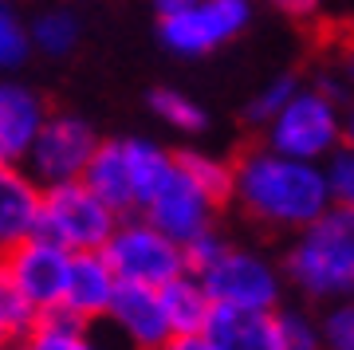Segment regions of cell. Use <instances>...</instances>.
Instances as JSON below:
<instances>
[{"instance_id":"obj_14","label":"cell","mask_w":354,"mask_h":350,"mask_svg":"<svg viewBox=\"0 0 354 350\" xmlns=\"http://www.w3.org/2000/svg\"><path fill=\"white\" fill-rule=\"evenodd\" d=\"M44 118H48V107L36 91L16 79H0V162L24 165Z\"/></svg>"},{"instance_id":"obj_27","label":"cell","mask_w":354,"mask_h":350,"mask_svg":"<svg viewBox=\"0 0 354 350\" xmlns=\"http://www.w3.org/2000/svg\"><path fill=\"white\" fill-rule=\"evenodd\" d=\"M158 350H213L205 335H169Z\"/></svg>"},{"instance_id":"obj_1","label":"cell","mask_w":354,"mask_h":350,"mask_svg":"<svg viewBox=\"0 0 354 350\" xmlns=\"http://www.w3.org/2000/svg\"><path fill=\"white\" fill-rule=\"evenodd\" d=\"M232 201L268 228L299 232L330 209L323 165L260 146L232 162Z\"/></svg>"},{"instance_id":"obj_24","label":"cell","mask_w":354,"mask_h":350,"mask_svg":"<svg viewBox=\"0 0 354 350\" xmlns=\"http://www.w3.org/2000/svg\"><path fill=\"white\" fill-rule=\"evenodd\" d=\"M299 91V79L295 75H276L272 83H264V87L252 95V102H248V122H256V126H268L272 118H276L283 107H288V99Z\"/></svg>"},{"instance_id":"obj_16","label":"cell","mask_w":354,"mask_h":350,"mask_svg":"<svg viewBox=\"0 0 354 350\" xmlns=\"http://www.w3.org/2000/svg\"><path fill=\"white\" fill-rule=\"evenodd\" d=\"M158 295H162L169 335H201L205 331L209 315H213V300H209V291L201 288V279L193 272H181L177 279L162 284Z\"/></svg>"},{"instance_id":"obj_20","label":"cell","mask_w":354,"mask_h":350,"mask_svg":"<svg viewBox=\"0 0 354 350\" xmlns=\"http://www.w3.org/2000/svg\"><path fill=\"white\" fill-rule=\"evenodd\" d=\"M150 111L158 122H165L169 130L177 134H201L205 126H209V114L197 99H189L185 91L177 87H158L150 91Z\"/></svg>"},{"instance_id":"obj_19","label":"cell","mask_w":354,"mask_h":350,"mask_svg":"<svg viewBox=\"0 0 354 350\" xmlns=\"http://www.w3.org/2000/svg\"><path fill=\"white\" fill-rule=\"evenodd\" d=\"M28 39H32V51L39 55H48V59H64L71 51L79 48V39H83V24H79V16L64 4H48V8H39L32 20H28Z\"/></svg>"},{"instance_id":"obj_13","label":"cell","mask_w":354,"mask_h":350,"mask_svg":"<svg viewBox=\"0 0 354 350\" xmlns=\"http://www.w3.org/2000/svg\"><path fill=\"white\" fill-rule=\"evenodd\" d=\"M44 185L20 162H0V252L36 237Z\"/></svg>"},{"instance_id":"obj_9","label":"cell","mask_w":354,"mask_h":350,"mask_svg":"<svg viewBox=\"0 0 354 350\" xmlns=\"http://www.w3.org/2000/svg\"><path fill=\"white\" fill-rule=\"evenodd\" d=\"M67 268H71V252L59 248L48 237H28L20 244L0 252V272L20 295L28 300V307L36 315H48L59 307L67 284Z\"/></svg>"},{"instance_id":"obj_6","label":"cell","mask_w":354,"mask_h":350,"mask_svg":"<svg viewBox=\"0 0 354 350\" xmlns=\"http://www.w3.org/2000/svg\"><path fill=\"white\" fill-rule=\"evenodd\" d=\"M264 130L272 150L304 162H323L335 146H342V107L327 91L299 87Z\"/></svg>"},{"instance_id":"obj_25","label":"cell","mask_w":354,"mask_h":350,"mask_svg":"<svg viewBox=\"0 0 354 350\" xmlns=\"http://www.w3.org/2000/svg\"><path fill=\"white\" fill-rule=\"evenodd\" d=\"M276 335L279 350H323L319 323L304 311H276Z\"/></svg>"},{"instance_id":"obj_26","label":"cell","mask_w":354,"mask_h":350,"mask_svg":"<svg viewBox=\"0 0 354 350\" xmlns=\"http://www.w3.org/2000/svg\"><path fill=\"white\" fill-rule=\"evenodd\" d=\"M319 335H323V350H354V300L335 303L323 315Z\"/></svg>"},{"instance_id":"obj_21","label":"cell","mask_w":354,"mask_h":350,"mask_svg":"<svg viewBox=\"0 0 354 350\" xmlns=\"http://www.w3.org/2000/svg\"><path fill=\"white\" fill-rule=\"evenodd\" d=\"M177 165L189 174V181L197 189H205L216 205H225L232 197V162L216 158V154H205V150H181L174 154Z\"/></svg>"},{"instance_id":"obj_32","label":"cell","mask_w":354,"mask_h":350,"mask_svg":"<svg viewBox=\"0 0 354 350\" xmlns=\"http://www.w3.org/2000/svg\"><path fill=\"white\" fill-rule=\"evenodd\" d=\"M346 83L354 87V51H351V59H346Z\"/></svg>"},{"instance_id":"obj_28","label":"cell","mask_w":354,"mask_h":350,"mask_svg":"<svg viewBox=\"0 0 354 350\" xmlns=\"http://www.w3.org/2000/svg\"><path fill=\"white\" fill-rule=\"evenodd\" d=\"M268 4L279 8V12H288V16H311V12H319L323 0H268Z\"/></svg>"},{"instance_id":"obj_29","label":"cell","mask_w":354,"mask_h":350,"mask_svg":"<svg viewBox=\"0 0 354 350\" xmlns=\"http://www.w3.org/2000/svg\"><path fill=\"white\" fill-rule=\"evenodd\" d=\"M342 142H346V146H354V102L342 111Z\"/></svg>"},{"instance_id":"obj_18","label":"cell","mask_w":354,"mask_h":350,"mask_svg":"<svg viewBox=\"0 0 354 350\" xmlns=\"http://www.w3.org/2000/svg\"><path fill=\"white\" fill-rule=\"evenodd\" d=\"M24 338L36 350H114L111 342L102 338L99 323H83V319H71V315H64V311L39 315L36 326H32Z\"/></svg>"},{"instance_id":"obj_4","label":"cell","mask_w":354,"mask_h":350,"mask_svg":"<svg viewBox=\"0 0 354 350\" xmlns=\"http://www.w3.org/2000/svg\"><path fill=\"white\" fill-rule=\"evenodd\" d=\"M118 225V213L79 177V181H59L44 185L39 197V237L55 240L67 252H102L106 237Z\"/></svg>"},{"instance_id":"obj_12","label":"cell","mask_w":354,"mask_h":350,"mask_svg":"<svg viewBox=\"0 0 354 350\" xmlns=\"http://www.w3.org/2000/svg\"><path fill=\"white\" fill-rule=\"evenodd\" d=\"M114 291H118V275L102 252H71V268H67L64 300L55 311L83 319V323H102V315L111 307Z\"/></svg>"},{"instance_id":"obj_15","label":"cell","mask_w":354,"mask_h":350,"mask_svg":"<svg viewBox=\"0 0 354 350\" xmlns=\"http://www.w3.org/2000/svg\"><path fill=\"white\" fill-rule=\"evenodd\" d=\"M213 350H279L276 311H244V307H213L201 331Z\"/></svg>"},{"instance_id":"obj_10","label":"cell","mask_w":354,"mask_h":350,"mask_svg":"<svg viewBox=\"0 0 354 350\" xmlns=\"http://www.w3.org/2000/svg\"><path fill=\"white\" fill-rule=\"evenodd\" d=\"M153 228H162L169 240H177V244H189L193 237H201V232H209V228H216V201L205 193V189H197L189 181V174L177 165L174 158V169H169V177H165L162 185L150 193V201L142 205V213Z\"/></svg>"},{"instance_id":"obj_5","label":"cell","mask_w":354,"mask_h":350,"mask_svg":"<svg viewBox=\"0 0 354 350\" xmlns=\"http://www.w3.org/2000/svg\"><path fill=\"white\" fill-rule=\"evenodd\" d=\"M102 256L118 275V284H142L162 288L185 272V252L177 240H169L162 228H153L146 217H118L114 232L102 244Z\"/></svg>"},{"instance_id":"obj_31","label":"cell","mask_w":354,"mask_h":350,"mask_svg":"<svg viewBox=\"0 0 354 350\" xmlns=\"http://www.w3.org/2000/svg\"><path fill=\"white\" fill-rule=\"evenodd\" d=\"M4 350H36V347H32V342H28V338H16L12 347H4Z\"/></svg>"},{"instance_id":"obj_23","label":"cell","mask_w":354,"mask_h":350,"mask_svg":"<svg viewBox=\"0 0 354 350\" xmlns=\"http://www.w3.org/2000/svg\"><path fill=\"white\" fill-rule=\"evenodd\" d=\"M323 181H327L330 205H351L354 209V146H335V150L323 158Z\"/></svg>"},{"instance_id":"obj_8","label":"cell","mask_w":354,"mask_h":350,"mask_svg":"<svg viewBox=\"0 0 354 350\" xmlns=\"http://www.w3.org/2000/svg\"><path fill=\"white\" fill-rule=\"evenodd\" d=\"M99 146V134L87 118H79L71 111H48V118L39 122L36 142L24 158V169L36 177L39 185H59V181H79L87 169L91 154Z\"/></svg>"},{"instance_id":"obj_2","label":"cell","mask_w":354,"mask_h":350,"mask_svg":"<svg viewBox=\"0 0 354 350\" xmlns=\"http://www.w3.org/2000/svg\"><path fill=\"white\" fill-rule=\"evenodd\" d=\"M283 272L311 300H346L354 295V209L330 205L323 217L299 228Z\"/></svg>"},{"instance_id":"obj_3","label":"cell","mask_w":354,"mask_h":350,"mask_svg":"<svg viewBox=\"0 0 354 350\" xmlns=\"http://www.w3.org/2000/svg\"><path fill=\"white\" fill-rule=\"evenodd\" d=\"M158 39L174 55L201 59L241 36L252 20V0H153Z\"/></svg>"},{"instance_id":"obj_7","label":"cell","mask_w":354,"mask_h":350,"mask_svg":"<svg viewBox=\"0 0 354 350\" xmlns=\"http://www.w3.org/2000/svg\"><path fill=\"white\" fill-rule=\"evenodd\" d=\"M201 288L209 291L213 307H244V311H279L283 275L260 252L225 244L209 268L197 272Z\"/></svg>"},{"instance_id":"obj_11","label":"cell","mask_w":354,"mask_h":350,"mask_svg":"<svg viewBox=\"0 0 354 350\" xmlns=\"http://www.w3.org/2000/svg\"><path fill=\"white\" fill-rule=\"evenodd\" d=\"M102 323L118 335L122 350H158L169 338L162 295L158 288H142V284H118Z\"/></svg>"},{"instance_id":"obj_17","label":"cell","mask_w":354,"mask_h":350,"mask_svg":"<svg viewBox=\"0 0 354 350\" xmlns=\"http://www.w3.org/2000/svg\"><path fill=\"white\" fill-rule=\"evenodd\" d=\"M122 158H127L134 213H142V205L150 201V193L174 169V154L165 150V146H158V142H150V138H122Z\"/></svg>"},{"instance_id":"obj_22","label":"cell","mask_w":354,"mask_h":350,"mask_svg":"<svg viewBox=\"0 0 354 350\" xmlns=\"http://www.w3.org/2000/svg\"><path fill=\"white\" fill-rule=\"evenodd\" d=\"M32 55L28 39V20L20 16L16 0H0V75H8L16 67H24Z\"/></svg>"},{"instance_id":"obj_30","label":"cell","mask_w":354,"mask_h":350,"mask_svg":"<svg viewBox=\"0 0 354 350\" xmlns=\"http://www.w3.org/2000/svg\"><path fill=\"white\" fill-rule=\"evenodd\" d=\"M12 342H16V331H12V323L4 319V311H0V350L12 347Z\"/></svg>"}]
</instances>
